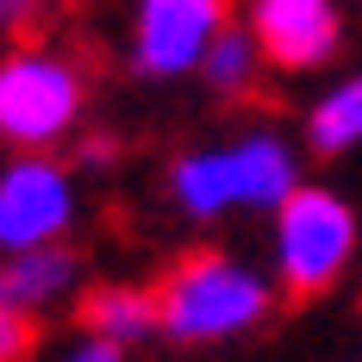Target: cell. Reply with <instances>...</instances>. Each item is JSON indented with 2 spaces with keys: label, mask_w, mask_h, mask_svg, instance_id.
<instances>
[{
  "label": "cell",
  "mask_w": 362,
  "mask_h": 362,
  "mask_svg": "<svg viewBox=\"0 0 362 362\" xmlns=\"http://www.w3.org/2000/svg\"><path fill=\"white\" fill-rule=\"evenodd\" d=\"M269 313H275V275L225 250L181 256L156 281V319H163V337L175 344H231V337H250Z\"/></svg>",
  "instance_id": "obj_1"
},
{
  "label": "cell",
  "mask_w": 362,
  "mask_h": 362,
  "mask_svg": "<svg viewBox=\"0 0 362 362\" xmlns=\"http://www.w3.org/2000/svg\"><path fill=\"white\" fill-rule=\"evenodd\" d=\"M275 225H269V244H275V281L288 293H325L350 256H356V206L337 194V187H319V181H300L288 200L275 206Z\"/></svg>",
  "instance_id": "obj_2"
},
{
  "label": "cell",
  "mask_w": 362,
  "mask_h": 362,
  "mask_svg": "<svg viewBox=\"0 0 362 362\" xmlns=\"http://www.w3.org/2000/svg\"><path fill=\"white\" fill-rule=\"evenodd\" d=\"M88 107V81L63 50H6L0 57V144L13 150H50L63 144Z\"/></svg>",
  "instance_id": "obj_3"
},
{
  "label": "cell",
  "mask_w": 362,
  "mask_h": 362,
  "mask_svg": "<svg viewBox=\"0 0 362 362\" xmlns=\"http://www.w3.org/2000/svg\"><path fill=\"white\" fill-rule=\"evenodd\" d=\"M231 25V0H138L125 63L138 81H181L200 75L213 37Z\"/></svg>",
  "instance_id": "obj_4"
},
{
  "label": "cell",
  "mask_w": 362,
  "mask_h": 362,
  "mask_svg": "<svg viewBox=\"0 0 362 362\" xmlns=\"http://www.w3.org/2000/svg\"><path fill=\"white\" fill-rule=\"evenodd\" d=\"M75 225V175L50 150H19L0 169V256L63 244Z\"/></svg>",
  "instance_id": "obj_5"
},
{
  "label": "cell",
  "mask_w": 362,
  "mask_h": 362,
  "mask_svg": "<svg viewBox=\"0 0 362 362\" xmlns=\"http://www.w3.org/2000/svg\"><path fill=\"white\" fill-rule=\"evenodd\" d=\"M244 25L256 32L262 57L288 75L325 69L344 50V0H250Z\"/></svg>",
  "instance_id": "obj_6"
},
{
  "label": "cell",
  "mask_w": 362,
  "mask_h": 362,
  "mask_svg": "<svg viewBox=\"0 0 362 362\" xmlns=\"http://www.w3.org/2000/svg\"><path fill=\"white\" fill-rule=\"evenodd\" d=\"M231 169H238V206L250 213H275L300 187V156L269 125H250L244 138H231Z\"/></svg>",
  "instance_id": "obj_7"
},
{
  "label": "cell",
  "mask_w": 362,
  "mask_h": 362,
  "mask_svg": "<svg viewBox=\"0 0 362 362\" xmlns=\"http://www.w3.org/2000/svg\"><path fill=\"white\" fill-rule=\"evenodd\" d=\"M169 200L181 206V218L213 225V218L238 213V169H231V144H200L181 150L169 163Z\"/></svg>",
  "instance_id": "obj_8"
},
{
  "label": "cell",
  "mask_w": 362,
  "mask_h": 362,
  "mask_svg": "<svg viewBox=\"0 0 362 362\" xmlns=\"http://www.w3.org/2000/svg\"><path fill=\"white\" fill-rule=\"evenodd\" d=\"M81 281V256L69 244H37V250L0 256V300L19 313H50L57 300H69Z\"/></svg>",
  "instance_id": "obj_9"
},
{
  "label": "cell",
  "mask_w": 362,
  "mask_h": 362,
  "mask_svg": "<svg viewBox=\"0 0 362 362\" xmlns=\"http://www.w3.org/2000/svg\"><path fill=\"white\" fill-rule=\"evenodd\" d=\"M81 325L132 350V344H144L150 331H163V319H156V293H150V288H132V281H100V288L81 300Z\"/></svg>",
  "instance_id": "obj_10"
},
{
  "label": "cell",
  "mask_w": 362,
  "mask_h": 362,
  "mask_svg": "<svg viewBox=\"0 0 362 362\" xmlns=\"http://www.w3.org/2000/svg\"><path fill=\"white\" fill-rule=\"evenodd\" d=\"M306 144L319 156H350L362 150V69L331 81L325 94L306 107Z\"/></svg>",
  "instance_id": "obj_11"
},
{
  "label": "cell",
  "mask_w": 362,
  "mask_h": 362,
  "mask_svg": "<svg viewBox=\"0 0 362 362\" xmlns=\"http://www.w3.org/2000/svg\"><path fill=\"white\" fill-rule=\"evenodd\" d=\"M262 63L269 57H262V44H256L250 25H225L213 37V50H206V63H200V81L213 94H250V81H256Z\"/></svg>",
  "instance_id": "obj_12"
},
{
  "label": "cell",
  "mask_w": 362,
  "mask_h": 362,
  "mask_svg": "<svg viewBox=\"0 0 362 362\" xmlns=\"http://www.w3.org/2000/svg\"><path fill=\"white\" fill-rule=\"evenodd\" d=\"M37 344V313H19L0 300V362H25Z\"/></svg>",
  "instance_id": "obj_13"
},
{
  "label": "cell",
  "mask_w": 362,
  "mask_h": 362,
  "mask_svg": "<svg viewBox=\"0 0 362 362\" xmlns=\"http://www.w3.org/2000/svg\"><path fill=\"white\" fill-rule=\"evenodd\" d=\"M63 362H125V344H112V337H100V331H88L81 344L63 350Z\"/></svg>",
  "instance_id": "obj_14"
},
{
  "label": "cell",
  "mask_w": 362,
  "mask_h": 362,
  "mask_svg": "<svg viewBox=\"0 0 362 362\" xmlns=\"http://www.w3.org/2000/svg\"><path fill=\"white\" fill-rule=\"evenodd\" d=\"M112 163H119L112 138H81V169H112Z\"/></svg>",
  "instance_id": "obj_15"
},
{
  "label": "cell",
  "mask_w": 362,
  "mask_h": 362,
  "mask_svg": "<svg viewBox=\"0 0 362 362\" xmlns=\"http://www.w3.org/2000/svg\"><path fill=\"white\" fill-rule=\"evenodd\" d=\"M32 6H37V0H6V19H25Z\"/></svg>",
  "instance_id": "obj_16"
},
{
  "label": "cell",
  "mask_w": 362,
  "mask_h": 362,
  "mask_svg": "<svg viewBox=\"0 0 362 362\" xmlns=\"http://www.w3.org/2000/svg\"><path fill=\"white\" fill-rule=\"evenodd\" d=\"M0 25H6V0H0Z\"/></svg>",
  "instance_id": "obj_17"
}]
</instances>
